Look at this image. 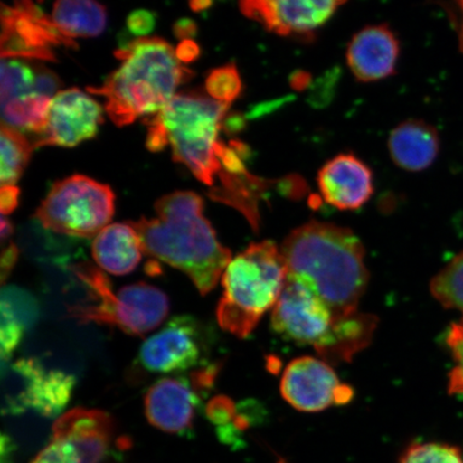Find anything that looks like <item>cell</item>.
<instances>
[{"instance_id": "33", "label": "cell", "mask_w": 463, "mask_h": 463, "mask_svg": "<svg viewBox=\"0 0 463 463\" xmlns=\"http://www.w3.org/2000/svg\"><path fill=\"white\" fill-rule=\"evenodd\" d=\"M144 123L148 127L146 148L152 153L162 152L170 142L165 127L162 124L158 114L145 118Z\"/></svg>"}, {"instance_id": "10", "label": "cell", "mask_w": 463, "mask_h": 463, "mask_svg": "<svg viewBox=\"0 0 463 463\" xmlns=\"http://www.w3.org/2000/svg\"><path fill=\"white\" fill-rule=\"evenodd\" d=\"M347 0H240L241 13L277 36L310 42Z\"/></svg>"}, {"instance_id": "16", "label": "cell", "mask_w": 463, "mask_h": 463, "mask_svg": "<svg viewBox=\"0 0 463 463\" xmlns=\"http://www.w3.org/2000/svg\"><path fill=\"white\" fill-rule=\"evenodd\" d=\"M199 404V392L184 378L160 379L149 387L144 397L145 415L149 424L179 436L193 430Z\"/></svg>"}, {"instance_id": "25", "label": "cell", "mask_w": 463, "mask_h": 463, "mask_svg": "<svg viewBox=\"0 0 463 463\" xmlns=\"http://www.w3.org/2000/svg\"><path fill=\"white\" fill-rule=\"evenodd\" d=\"M430 292L444 308L458 310L463 317V251L433 278Z\"/></svg>"}, {"instance_id": "18", "label": "cell", "mask_w": 463, "mask_h": 463, "mask_svg": "<svg viewBox=\"0 0 463 463\" xmlns=\"http://www.w3.org/2000/svg\"><path fill=\"white\" fill-rule=\"evenodd\" d=\"M114 421L102 410L74 408L53 425L52 438L66 439L83 463H101L112 445Z\"/></svg>"}, {"instance_id": "2", "label": "cell", "mask_w": 463, "mask_h": 463, "mask_svg": "<svg viewBox=\"0 0 463 463\" xmlns=\"http://www.w3.org/2000/svg\"><path fill=\"white\" fill-rule=\"evenodd\" d=\"M157 217L130 222L145 253L182 270L202 295L213 291L232 260L204 216V201L194 191H175L155 203Z\"/></svg>"}, {"instance_id": "6", "label": "cell", "mask_w": 463, "mask_h": 463, "mask_svg": "<svg viewBox=\"0 0 463 463\" xmlns=\"http://www.w3.org/2000/svg\"><path fill=\"white\" fill-rule=\"evenodd\" d=\"M230 107L201 91L191 90L174 96L158 113L169 137L173 160L186 165L210 189L216 186L223 171L216 147Z\"/></svg>"}, {"instance_id": "35", "label": "cell", "mask_w": 463, "mask_h": 463, "mask_svg": "<svg viewBox=\"0 0 463 463\" xmlns=\"http://www.w3.org/2000/svg\"><path fill=\"white\" fill-rule=\"evenodd\" d=\"M337 71L327 72L326 77L317 80L312 91L310 102L317 107L326 106V102L333 97L335 82H337Z\"/></svg>"}, {"instance_id": "13", "label": "cell", "mask_w": 463, "mask_h": 463, "mask_svg": "<svg viewBox=\"0 0 463 463\" xmlns=\"http://www.w3.org/2000/svg\"><path fill=\"white\" fill-rule=\"evenodd\" d=\"M206 352L204 333L188 316L171 318L145 341L137 361L148 373H171L198 366Z\"/></svg>"}, {"instance_id": "12", "label": "cell", "mask_w": 463, "mask_h": 463, "mask_svg": "<svg viewBox=\"0 0 463 463\" xmlns=\"http://www.w3.org/2000/svg\"><path fill=\"white\" fill-rule=\"evenodd\" d=\"M283 399L300 412L316 413L335 404L349 403L354 392L341 383L331 364L311 356L288 364L280 382Z\"/></svg>"}, {"instance_id": "43", "label": "cell", "mask_w": 463, "mask_h": 463, "mask_svg": "<svg viewBox=\"0 0 463 463\" xmlns=\"http://www.w3.org/2000/svg\"><path fill=\"white\" fill-rule=\"evenodd\" d=\"M14 234V224L9 219L3 216L2 218V229H0V239H2L3 245Z\"/></svg>"}, {"instance_id": "32", "label": "cell", "mask_w": 463, "mask_h": 463, "mask_svg": "<svg viewBox=\"0 0 463 463\" xmlns=\"http://www.w3.org/2000/svg\"><path fill=\"white\" fill-rule=\"evenodd\" d=\"M157 23V15L154 11L147 9H137L127 17L126 26L133 36L146 38L154 32Z\"/></svg>"}, {"instance_id": "7", "label": "cell", "mask_w": 463, "mask_h": 463, "mask_svg": "<svg viewBox=\"0 0 463 463\" xmlns=\"http://www.w3.org/2000/svg\"><path fill=\"white\" fill-rule=\"evenodd\" d=\"M115 213V194L108 184L72 175L56 182L36 211L45 229L91 239L107 228Z\"/></svg>"}, {"instance_id": "37", "label": "cell", "mask_w": 463, "mask_h": 463, "mask_svg": "<svg viewBox=\"0 0 463 463\" xmlns=\"http://www.w3.org/2000/svg\"><path fill=\"white\" fill-rule=\"evenodd\" d=\"M17 257H19V249L14 242H9L8 247L3 249L2 260H0V278H2L3 285L14 269Z\"/></svg>"}, {"instance_id": "20", "label": "cell", "mask_w": 463, "mask_h": 463, "mask_svg": "<svg viewBox=\"0 0 463 463\" xmlns=\"http://www.w3.org/2000/svg\"><path fill=\"white\" fill-rule=\"evenodd\" d=\"M91 252L96 263L115 276L132 273L145 253L140 236L130 222L109 224L95 237Z\"/></svg>"}, {"instance_id": "27", "label": "cell", "mask_w": 463, "mask_h": 463, "mask_svg": "<svg viewBox=\"0 0 463 463\" xmlns=\"http://www.w3.org/2000/svg\"><path fill=\"white\" fill-rule=\"evenodd\" d=\"M0 307L19 321L25 329L32 328L39 318L37 300L25 289L16 287L4 288Z\"/></svg>"}, {"instance_id": "11", "label": "cell", "mask_w": 463, "mask_h": 463, "mask_svg": "<svg viewBox=\"0 0 463 463\" xmlns=\"http://www.w3.org/2000/svg\"><path fill=\"white\" fill-rule=\"evenodd\" d=\"M7 369L19 380L20 386L14 397L4 401V413L19 414L33 410L43 418L54 419L71 402L77 382L72 374L45 369L34 358H21L10 366L8 363Z\"/></svg>"}, {"instance_id": "23", "label": "cell", "mask_w": 463, "mask_h": 463, "mask_svg": "<svg viewBox=\"0 0 463 463\" xmlns=\"http://www.w3.org/2000/svg\"><path fill=\"white\" fill-rule=\"evenodd\" d=\"M33 144L25 135L2 123L0 128V182L2 186H13L23 175L31 160Z\"/></svg>"}, {"instance_id": "31", "label": "cell", "mask_w": 463, "mask_h": 463, "mask_svg": "<svg viewBox=\"0 0 463 463\" xmlns=\"http://www.w3.org/2000/svg\"><path fill=\"white\" fill-rule=\"evenodd\" d=\"M31 463H83L78 450L66 439L52 438L51 442Z\"/></svg>"}, {"instance_id": "9", "label": "cell", "mask_w": 463, "mask_h": 463, "mask_svg": "<svg viewBox=\"0 0 463 463\" xmlns=\"http://www.w3.org/2000/svg\"><path fill=\"white\" fill-rule=\"evenodd\" d=\"M0 22L2 58L56 61V46L78 49L74 39L66 36L33 0H14L13 7L3 4Z\"/></svg>"}, {"instance_id": "40", "label": "cell", "mask_w": 463, "mask_h": 463, "mask_svg": "<svg viewBox=\"0 0 463 463\" xmlns=\"http://www.w3.org/2000/svg\"><path fill=\"white\" fill-rule=\"evenodd\" d=\"M173 33L179 40L194 39L198 34L199 27L195 21L189 17L178 19L173 25Z\"/></svg>"}, {"instance_id": "15", "label": "cell", "mask_w": 463, "mask_h": 463, "mask_svg": "<svg viewBox=\"0 0 463 463\" xmlns=\"http://www.w3.org/2000/svg\"><path fill=\"white\" fill-rule=\"evenodd\" d=\"M401 55L397 34L386 24L364 27L346 49V65L358 82L373 83L396 73Z\"/></svg>"}, {"instance_id": "36", "label": "cell", "mask_w": 463, "mask_h": 463, "mask_svg": "<svg viewBox=\"0 0 463 463\" xmlns=\"http://www.w3.org/2000/svg\"><path fill=\"white\" fill-rule=\"evenodd\" d=\"M20 189L13 184V186H2L0 188V210L2 215L7 216L15 211L19 205Z\"/></svg>"}, {"instance_id": "5", "label": "cell", "mask_w": 463, "mask_h": 463, "mask_svg": "<svg viewBox=\"0 0 463 463\" xmlns=\"http://www.w3.org/2000/svg\"><path fill=\"white\" fill-rule=\"evenodd\" d=\"M71 270L90 292L85 303L68 308L69 316L80 324L115 326L142 337L157 328L169 314V298L158 288L137 282L115 293L111 281L94 264L86 260L72 265Z\"/></svg>"}, {"instance_id": "44", "label": "cell", "mask_w": 463, "mask_h": 463, "mask_svg": "<svg viewBox=\"0 0 463 463\" xmlns=\"http://www.w3.org/2000/svg\"><path fill=\"white\" fill-rule=\"evenodd\" d=\"M213 0H189V7L194 13H203L212 7Z\"/></svg>"}, {"instance_id": "42", "label": "cell", "mask_w": 463, "mask_h": 463, "mask_svg": "<svg viewBox=\"0 0 463 463\" xmlns=\"http://www.w3.org/2000/svg\"><path fill=\"white\" fill-rule=\"evenodd\" d=\"M311 84V77L308 72L298 71L293 73L291 85L295 90H305Z\"/></svg>"}, {"instance_id": "41", "label": "cell", "mask_w": 463, "mask_h": 463, "mask_svg": "<svg viewBox=\"0 0 463 463\" xmlns=\"http://www.w3.org/2000/svg\"><path fill=\"white\" fill-rule=\"evenodd\" d=\"M15 451V444L9 436L3 434L2 437V447H0V457L2 460L0 463H14V455Z\"/></svg>"}, {"instance_id": "14", "label": "cell", "mask_w": 463, "mask_h": 463, "mask_svg": "<svg viewBox=\"0 0 463 463\" xmlns=\"http://www.w3.org/2000/svg\"><path fill=\"white\" fill-rule=\"evenodd\" d=\"M99 103L79 89L58 92L52 99L49 125L36 147H74L97 137L103 124Z\"/></svg>"}, {"instance_id": "1", "label": "cell", "mask_w": 463, "mask_h": 463, "mask_svg": "<svg viewBox=\"0 0 463 463\" xmlns=\"http://www.w3.org/2000/svg\"><path fill=\"white\" fill-rule=\"evenodd\" d=\"M288 269L337 317L354 315L368 286L362 241L350 229L310 222L287 236L280 248Z\"/></svg>"}, {"instance_id": "26", "label": "cell", "mask_w": 463, "mask_h": 463, "mask_svg": "<svg viewBox=\"0 0 463 463\" xmlns=\"http://www.w3.org/2000/svg\"><path fill=\"white\" fill-rule=\"evenodd\" d=\"M208 96L213 100L230 104L239 99L242 92V80L235 63L213 69L205 80Z\"/></svg>"}, {"instance_id": "30", "label": "cell", "mask_w": 463, "mask_h": 463, "mask_svg": "<svg viewBox=\"0 0 463 463\" xmlns=\"http://www.w3.org/2000/svg\"><path fill=\"white\" fill-rule=\"evenodd\" d=\"M25 328L22 324L0 307V352L2 363H8L21 344Z\"/></svg>"}, {"instance_id": "34", "label": "cell", "mask_w": 463, "mask_h": 463, "mask_svg": "<svg viewBox=\"0 0 463 463\" xmlns=\"http://www.w3.org/2000/svg\"><path fill=\"white\" fill-rule=\"evenodd\" d=\"M206 415L217 425L228 424L234 416V405L231 399L225 396H217L208 402Z\"/></svg>"}, {"instance_id": "24", "label": "cell", "mask_w": 463, "mask_h": 463, "mask_svg": "<svg viewBox=\"0 0 463 463\" xmlns=\"http://www.w3.org/2000/svg\"><path fill=\"white\" fill-rule=\"evenodd\" d=\"M36 61L22 58H2L0 102L7 101L11 98L39 94L37 80L42 63Z\"/></svg>"}, {"instance_id": "17", "label": "cell", "mask_w": 463, "mask_h": 463, "mask_svg": "<svg viewBox=\"0 0 463 463\" xmlns=\"http://www.w3.org/2000/svg\"><path fill=\"white\" fill-rule=\"evenodd\" d=\"M317 186L328 205L340 211H355L374 193L373 174L355 155L340 154L318 171Z\"/></svg>"}, {"instance_id": "3", "label": "cell", "mask_w": 463, "mask_h": 463, "mask_svg": "<svg viewBox=\"0 0 463 463\" xmlns=\"http://www.w3.org/2000/svg\"><path fill=\"white\" fill-rule=\"evenodd\" d=\"M121 65L100 86L87 87L106 99L109 118L118 127L143 116L158 114L169 103L179 85L194 73L181 65L175 51L165 39L137 38L115 51Z\"/></svg>"}, {"instance_id": "8", "label": "cell", "mask_w": 463, "mask_h": 463, "mask_svg": "<svg viewBox=\"0 0 463 463\" xmlns=\"http://www.w3.org/2000/svg\"><path fill=\"white\" fill-rule=\"evenodd\" d=\"M339 318L311 288L288 276L271 310V326L278 335L314 347L320 358L333 344Z\"/></svg>"}, {"instance_id": "29", "label": "cell", "mask_w": 463, "mask_h": 463, "mask_svg": "<svg viewBox=\"0 0 463 463\" xmlns=\"http://www.w3.org/2000/svg\"><path fill=\"white\" fill-rule=\"evenodd\" d=\"M447 345L454 360L449 374V395L463 396V322L451 324L447 334Z\"/></svg>"}, {"instance_id": "39", "label": "cell", "mask_w": 463, "mask_h": 463, "mask_svg": "<svg viewBox=\"0 0 463 463\" xmlns=\"http://www.w3.org/2000/svg\"><path fill=\"white\" fill-rule=\"evenodd\" d=\"M247 126V118L240 112H228L222 120V130L225 135L233 137L244 131Z\"/></svg>"}, {"instance_id": "28", "label": "cell", "mask_w": 463, "mask_h": 463, "mask_svg": "<svg viewBox=\"0 0 463 463\" xmlns=\"http://www.w3.org/2000/svg\"><path fill=\"white\" fill-rule=\"evenodd\" d=\"M399 463H463V456L453 445L415 443L403 451Z\"/></svg>"}, {"instance_id": "21", "label": "cell", "mask_w": 463, "mask_h": 463, "mask_svg": "<svg viewBox=\"0 0 463 463\" xmlns=\"http://www.w3.org/2000/svg\"><path fill=\"white\" fill-rule=\"evenodd\" d=\"M52 20L69 38H95L107 27L108 11L97 0H56Z\"/></svg>"}, {"instance_id": "4", "label": "cell", "mask_w": 463, "mask_h": 463, "mask_svg": "<svg viewBox=\"0 0 463 463\" xmlns=\"http://www.w3.org/2000/svg\"><path fill=\"white\" fill-rule=\"evenodd\" d=\"M288 269L280 248L273 241L254 242L232 259L222 275V298L217 308L219 326L247 338L285 288Z\"/></svg>"}, {"instance_id": "22", "label": "cell", "mask_w": 463, "mask_h": 463, "mask_svg": "<svg viewBox=\"0 0 463 463\" xmlns=\"http://www.w3.org/2000/svg\"><path fill=\"white\" fill-rule=\"evenodd\" d=\"M2 103V123L26 136L37 137L33 146L44 137L49 125L52 98L31 94L11 98Z\"/></svg>"}, {"instance_id": "38", "label": "cell", "mask_w": 463, "mask_h": 463, "mask_svg": "<svg viewBox=\"0 0 463 463\" xmlns=\"http://www.w3.org/2000/svg\"><path fill=\"white\" fill-rule=\"evenodd\" d=\"M175 55L179 62L193 63L201 56V48L193 39L183 40L175 50Z\"/></svg>"}, {"instance_id": "19", "label": "cell", "mask_w": 463, "mask_h": 463, "mask_svg": "<svg viewBox=\"0 0 463 463\" xmlns=\"http://www.w3.org/2000/svg\"><path fill=\"white\" fill-rule=\"evenodd\" d=\"M391 158L397 166L408 172H421L437 160L441 142L436 127L420 119H409L391 132Z\"/></svg>"}]
</instances>
